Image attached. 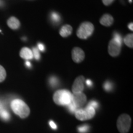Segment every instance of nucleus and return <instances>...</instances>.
I'll use <instances>...</instances> for the list:
<instances>
[{
    "mask_svg": "<svg viewBox=\"0 0 133 133\" xmlns=\"http://www.w3.org/2000/svg\"><path fill=\"white\" fill-rule=\"evenodd\" d=\"M71 57L74 61L76 63H80L84 60L85 54L84 51L78 47L74 48L71 52Z\"/></svg>",
    "mask_w": 133,
    "mask_h": 133,
    "instance_id": "9",
    "label": "nucleus"
},
{
    "mask_svg": "<svg viewBox=\"0 0 133 133\" xmlns=\"http://www.w3.org/2000/svg\"><path fill=\"white\" fill-rule=\"evenodd\" d=\"M129 1H130V2H132V0H129Z\"/></svg>",
    "mask_w": 133,
    "mask_h": 133,
    "instance_id": "31",
    "label": "nucleus"
},
{
    "mask_svg": "<svg viewBox=\"0 0 133 133\" xmlns=\"http://www.w3.org/2000/svg\"><path fill=\"white\" fill-rule=\"evenodd\" d=\"M114 1L115 0H102V2L105 6H109V5L112 4Z\"/></svg>",
    "mask_w": 133,
    "mask_h": 133,
    "instance_id": "24",
    "label": "nucleus"
},
{
    "mask_svg": "<svg viewBox=\"0 0 133 133\" xmlns=\"http://www.w3.org/2000/svg\"><path fill=\"white\" fill-rule=\"evenodd\" d=\"M88 106H89V107L94 108V109H95L96 108L98 107V103L96 102V101H92L88 104Z\"/></svg>",
    "mask_w": 133,
    "mask_h": 133,
    "instance_id": "23",
    "label": "nucleus"
},
{
    "mask_svg": "<svg viewBox=\"0 0 133 133\" xmlns=\"http://www.w3.org/2000/svg\"><path fill=\"white\" fill-rule=\"evenodd\" d=\"M8 25L11 28V29L16 30L19 29L21 24L20 22L17 18L14 17H10L8 21Z\"/></svg>",
    "mask_w": 133,
    "mask_h": 133,
    "instance_id": "13",
    "label": "nucleus"
},
{
    "mask_svg": "<svg viewBox=\"0 0 133 133\" xmlns=\"http://www.w3.org/2000/svg\"><path fill=\"white\" fill-rule=\"evenodd\" d=\"M129 29L131 30H132L133 29H132V23H131V24H129Z\"/></svg>",
    "mask_w": 133,
    "mask_h": 133,
    "instance_id": "28",
    "label": "nucleus"
},
{
    "mask_svg": "<svg viewBox=\"0 0 133 133\" xmlns=\"http://www.w3.org/2000/svg\"><path fill=\"white\" fill-rule=\"evenodd\" d=\"M51 19L54 22H59L61 20V17H60L59 15L56 12H52L51 14Z\"/></svg>",
    "mask_w": 133,
    "mask_h": 133,
    "instance_id": "18",
    "label": "nucleus"
},
{
    "mask_svg": "<svg viewBox=\"0 0 133 133\" xmlns=\"http://www.w3.org/2000/svg\"><path fill=\"white\" fill-rule=\"evenodd\" d=\"M32 53H33V56H34L36 59L38 60L39 58H40V54H39V51H38V50L37 49V48H33L32 49Z\"/></svg>",
    "mask_w": 133,
    "mask_h": 133,
    "instance_id": "19",
    "label": "nucleus"
},
{
    "mask_svg": "<svg viewBox=\"0 0 133 133\" xmlns=\"http://www.w3.org/2000/svg\"><path fill=\"white\" fill-rule=\"evenodd\" d=\"M6 77V72L4 67L0 65V83L3 82Z\"/></svg>",
    "mask_w": 133,
    "mask_h": 133,
    "instance_id": "16",
    "label": "nucleus"
},
{
    "mask_svg": "<svg viewBox=\"0 0 133 133\" xmlns=\"http://www.w3.org/2000/svg\"><path fill=\"white\" fill-rule=\"evenodd\" d=\"M73 94L69 91L65 89L57 91L53 96V100L59 105L67 106L72 101Z\"/></svg>",
    "mask_w": 133,
    "mask_h": 133,
    "instance_id": "2",
    "label": "nucleus"
},
{
    "mask_svg": "<svg viewBox=\"0 0 133 133\" xmlns=\"http://www.w3.org/2000/svg\"><path fill=\"white\" fill-rule=\"evenodd\" d=\"M114 39L115 41H117L118 43H119V44H121V43H122V38H121V36L119 34H118V33H115Z\"/></svg>",
    "mask_w": 133,
    "mask_h": 133,
    "instance_id": "21",
    "label": "nucleus"
},
{
    "mask_svg": "<svg viewBox=\"0 0 133 133\" xmlns=\"http://www.w3.org/2000/svg\"><path fill=\"white\" fill-rule=\"evenodd\" d=\"M20 56L23 59L26 60L32 59L33 57L32 51L28 48H23L20 52Z\"/></svg>",
    "mask_w": 133,
    "mask_h": 133,
    "instance_id": "11",
    "label": "nucleus"
},
{
    "mask_svg": "<svg viewBox=\"0 0 133 133\" xmlns=\"http://www.w3.org/2000/svg\"><path fill=\"white\" fill-rule=\"evenodd\" d=\"M86 102V96L84 93L79 92L73 94L72 101L70 104H71L76 110L81 109V107L85 104Z\"/></svg>",
    "mask_w": 133,
    "mask_h": 133,
    "instance_id": "6",
    "label": "nucleus"
},
{
    "mask_svg": "<svg viewBox=\"0 0 133 133\" xmlns=\"http://www.w3.org/2000/svg\"><path fill=\"white\" fill-rule=\"evenodd\" d=\"M86 83L88 86H92V81H91L90 79H87V80H86Z\"/></svg>",
    "mask_w": 133,
    "mask_h": 133,
    "instance_id": "27",
    "label": "nucleus"
},
{
    "mask_svg": "<svg viewBox=\"0 0 133 133\" xmlns=\"http://www.w3.org/2000/svg\"><path fill=\"white\" fill-rule=\"evenodd\" d=\"M38 49L40 50V51H44V46H43V44H41V43H39V44H38Z\"/></svg>",
    "mask_w": 133,
    "mask_h": 133,
    "instance_id": "26",
    "label": "nucleus"
},
{
    "mask_svg": "<svg viewBox=\"0 0 133 133\" xmlns=\"http://www.w3.org/2000/svg\"><path fill=\"white\" fill-rule=\"evenodd\" d=\"M84 81H85V78L83 76H79L76 78L72 86V91L74 94L82 92L84 87Z\"/></svg>",
    "mask_w": 133,
    "mask_h": 133,
    "instance_id": "8",
    "label": "nucleus"
},
{
    "mask_svg": "<svg viewBox=\"0 0 133 133\" xmlns=\"http://www.w3.org/2000/svg\"><path fill=\"white\" fill-rule=\"evenodd\" d=\"M104 89L105 90L107 91H110L111 89H112V83L109 81H107V82L105 83L104 84Z\"/></svg>",
    "mask_w": 133,
    "mask_h": 133,
    "instance_id": "20",
    "label": "nucleus"
},
{
    "mask_svg": "<svg viewBox=\"0 0 133 133\" xmlns=\"http://www.w3.org/2000/svg\"><path fill=\"white\" fill-rule=\"evenodd\" d=\"M0 116L5 120H8L10 118L9 112L4 109V106L1 103H0Z\"/></svg>",
    "mask_w": 133,
    "mask_h": 133,
    "instance_id": "14",
    "label": "nucleus"
},
{
    "mask_svg": "<svg viewBox=\"0 0 133 133\" xmlns=\"http://www.w3.org/2000/svg\"><path fill=\"white\" fill-rule=\"evenodd\" d=\"M94 26L92 24L89 22H85L81 24L76 31V35L80 39H85L89 38L92 34Z\"/></svg>",
    "mask_w": 133,
    "mask_h": 133,
    "instance_id": "3",
    "label": "nucleus"
},
{
    "mask_svg": "<svg viewBox=\"0 0 133 133\" xmlns=\"http://www.w3.org/2000/svg\"><path fill=\"white\" fill-rule=\"evenodd\" d=\"M88 129H89L88 126L84 125V126H80V127H79L78 129V130L79 132L81 133H85L87 132Z\"/></svg>",
    "mask_w": 133,
    "mask_h": 133,
    "instance_id": "22",
    "label": "nucleus"
},
{
    "mask_svg": "<svg viewBox=\"0 0 133 133\" xmlns=\"http://www.w3.org/2000/svg\"><path fill=\"white\" fill-rule=\"evenodd\" d=\"M131 119L128 115L123 114L119 116L117 121V128L121 133L128 132L131 127Z\"/></svg>",
    "mask_w": 133,
    "mask_h": 133,
    "instance_id": "5",
    "label": "nucleus"
},
{
    "mask_svg": "<svg viewBox=\"0 0 133 133\" xmlns=\"http://www.w3.org/2000/svg\"><path fill=\"white\" fill-rule=\"evenodd\" d=\"M2 4H3V1H1V0H0V6H1Z\"/></svg>",
    "mask_w": 133,
    "mask_h": 133,
    "instance_id": "30",
    "label": "nucleus"
},
{
    "mask_svg": "<svg viewBox=\"0 0 133 133\" xmlns=\"http://www.w3.org/2000/svg\"><path fill=\"white\" fill-rule=\"evenodd\" d=\"M49 125L51 126V127L52 128V129H56V128H57V126H56V124H55L52 121H49Z\"/></svg>",
    "mask_w": 133,
    "mask_h": 133,
    "instance_id": "25",
    "label": "nucleus"
},
{
    "mask_svg": "<svg viewBox=\"0 0 133 133\" xmlns=\"http://www.w3.org/2000/svg\"><path fill=\"white\" fill-rule=\"evenodd\" d=\"M100 23L105 26H109L114 23V18L110 14H104L100 19Z\"/></svg>",
    "mask_w": 133,
    "mask_h": 133,
    "instance_id": "10",
    "label": "nucleus"
},
{
    "mask_svg": "<svg viewBox=\"0 0 133 133\" xmlns=\"http://www.w3.org/2000/svg\"><path fill=\"white\" fill-rule=\"evenodd\" d=\"M0 31H1V30H0Z\"/></svg>",
    "mask_w": 133,
    "mask_h": 133,
    "instance_id": "32",
    "label": "nucleus"
},
{
    "mask_svg": "<svg viewBox=\"0 0 133 133\" xmlns=\"http://www.w3.org/2000/svg\"><path fill=\"white\" fill-rule=\"evenodd\" d=\"M72 27L70 25H65L62 26L60 30V35L61 36L64 38H66L70 35L72 33Z\"/></svg>",
    "mask_w": 133,
    "mask_h": 133,
    "instance_id": "12",
    "label": "nucleus"
},
{
    "mask_svg": "<svg viewBox=\"0 0 133 133\" xmlns=\"http://www.w3.org/2000/svg\"><path fill=\"white\" fill-rule=\"evenodd\" d=\"M11 107L14 114L19 116L21 118L27 117L30 112L29 106L21 99L13 100L11 104Z\"/></svg>",
    "mask_w": 133,
    "mask_h": 133,
    "instance_id": "1",
    "label": "nucleus"
},
{
    "mask_svg": "<svg viewBox=\"0 0 133 133\" xmlns=\"http://www.w3.org/2000/svg\"><path fill=\"white\" fill-rule=\"evenodd\" d=\"M133 35L132 34H128V35L125 36L124 38V43H125L126 45H127L128 47L132 48L133 46Z\"/></svg>",
    "mask_w": 133,
    "mask_h": 133,
    "instance_id": "15",
    "label": "nucleus"
},
{
    "mask_svg": "<svg viewBox=\"0 0 133 133\" xmlns=\"http://www.w3.org/2000/svg\"><path fill=\"white\" fill-rule=\"evenodd\" d=\"M26 66H28V67H30V66H31L30 63L29 62H28V61H26Z\"/></svg>",
    "mask_w": 133,
    "mask_h": 133,
    "instance_id": "29",
    "label": "nucleus"
},
{
    "mask_svg": "<svg viewBox=\"0 0 133 133\" xmlns=\"http://www.w3.org/2000/svg\"><path fill=\"white\" fill-rule=\"evenodd\" d=\"M121 44L112 39L109 44V53L112 57H116L119 54L121 51Z\"/></svg>",
    "mask_w": 133,
    "mask_h": 133,
    "instance_id": "7",
    "label": "nucleus"
},
{
    "mask_svg": "<svg viewBox=\"0 0 133 133\" xmlns=\"http://www.w3.org/2000/svg\"><path fill=\"white\" fill-rule=\"evenodd\" d=\"M58 83H59V81H58V79L56 77H54V76H52L51 78L49 79V83L51 84V86L53 88H55L56 86H57Z\"/></svg>",
    "mask_w": 133,
    "mask_h": 133,
    "instance_id": "17",
    "label": "nucleus"
},
{
    "mask_svg": "<svg viewBox=\"0 0 133 133\" xmlns=\"http://www.w3.org/2000/svg\"><path fill=\"white\" fill-rule=\"evenodd\" d=\"M75 116L77 119L84 121L91 119L95 115L96 111L94 108L87 106L85 109H79L76 111Z\"/></svg>",
    "mask_w": 133,
    "mask_h": 133,
    "instance_id": "4",
    "label": "nucleus"
}]
</instances>
